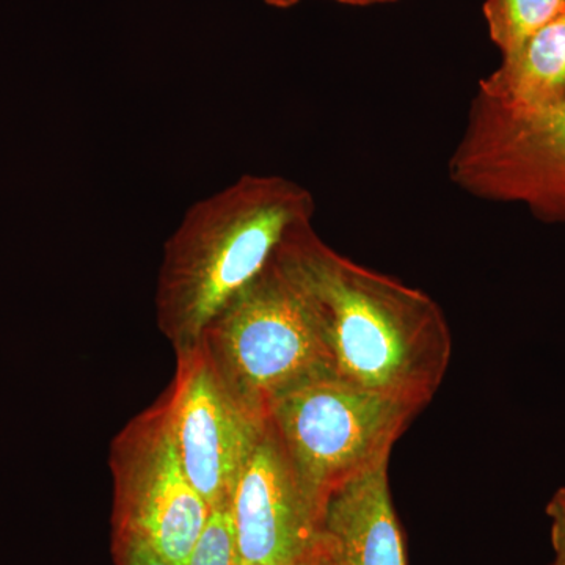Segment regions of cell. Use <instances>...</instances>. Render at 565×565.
<instances>
[{
    "label": "cell",
    "instance_id": "obj_9",
    "mask_svg": "<svg viewBox=\"0 0 565 565\" xmlns=\"http://www.w3.org/2000/svg\"><path fill=\"white\" fill-rule=\"evenodd\" d=\"M388 465H375L327 497L319 544L330 565H407Z\"/></svg>",
    "mask_w": 565,
    "mask_h": 565
},
{
    "label": "cell",
    "instance_id": "obj_11",
    "mask_svg": "<svg viewBox=\"0 0 565 565\" xmlns=\"http://www.w3.org/2000/svg\"><path fill=\"white\" fill-rule=\"evenodd\" d=\"M482 10L490 40L505 55L563 14L565 0H486Z\"/></svg>",
    "mask_w": 565,
    "mask_h": 565
},
{
    "label": "cell",
    "instance_id": "obj_16",
    "mask_svg": "<svg viewBox=\"0 0 565 565\" xmlns=\"http://www.w3.org/2000/svg\"><path fill=\"white\" fill-rule=\"evenodd\" d=\"M294 6L302 2V0H292ZM333 2L343 3V6L351 7H371V6H381V3H390L396 2V0H333Z\"/></svg>",
    "mask_w": 565,
    "mask_h": 565
},
{
    "label": "cell",
    "instance_id": "obj_13",
    "mask_svg": "<svg viewBox=\"0 0 565 565\" xmlns=\"http://www.w3.org/2000/svg\"><path fill=\"white\" fill-rule=\"evenodd\" d=\"M114 555L117 565H173L132 534L114 533Z\"/></svg>",
    "mask_w": 565,
    "mask_h": 565
},
{
    "label": "cell",
    "instance_id": "obj_6",
    "mask_svg": "<svg viewBox=\"0 0 565 565\" xmlns=\"http://www.w3.org/2000/svg\"><path fill=\"white\" fill-rule=\"evenodd\" d=\"M109 465L114 533L136 535L173 565H188L211 509L182 465L166 393L115 435Z\"/></svg>",
    "mask_w": 565,
    "mask_h": 565
},
{
    "label": "cell",
    "instance_id": "obj_14",
    "mask_svg": "<svg viewBox=\"0 0 565 565\" xmlns=\"http://www.w3.org/2000/svg\"><path fill=\"white\" fill-rule=\"evenodd\" d=\"M546 515L552 523L550 535H552V546L555 552V557L550 565H565V487L556 490L546 504Z\"/></svg>",
    "mask_w": 565,
    "mask_h": 565
},
{
    "label": "cell",
    "instance_id": "obj_7",
    "mask_svg": "<svg viewBox=\"0 0 565 565\" xmlns=\"http://www.w3.org/2000/svg\"><path fill=\"white\" fill-rule=\"evenodd\" d=\"M166 394L189 479L211 511L226 508L266 419L248 414L226 392L200 344L178 353Z\"/></svg>",
    "mask_w": 565,
    "mask_h": 565
},
{
    "label": "cell",
    "instance_id": "obj_15",
    "mask_svg": "<svg viewBox=\"0 0 565 565\" xmlns=\"http://www.w3.org/2000/svg\"><path fill=\"white\" fill-rule=\"evenodd\" d=\"M285 565H330V563L329 559H327L326 553H323L321 544H318L315 552L310 553V555L296 561V563Z\"/></svg>",
    "mask_w": 565,
    "mask_h": 565
},
{
    "label": "cell",
    "instance_id": "obj_10",
    "mask_svg": "<svg viewBox=\"0 0 565 565\" xmlns=\"http://www.w3.org/2000/svg\"><path fill=\"white\" fill-rule=\"evenodd\" d=\"M482 95L514 110H539L565 102V11L514 51L479 84Z\"/></svg>",
    "mask_w": 565,
    "mask_h": 565
},
{
    "label": "cell",
    "instance_id": "obj_1",
    "mask_svg": "<svg viewBox=\"0 0 565 565\" xmlns=\"http://www.w3.org/2000/svg\"><path fill=\"white\" fill-rule=\"evenodd\" d=\"M275 255L302 291L334 373L422 408L440 388L452 337L433 297L360 266L296 223Z\"/></svg>",
    "mask_w": 565,
    "mask_h": 565
},
{
    "label": "cell",
    "instance_id": "obj_17",
    "mask_svg": "<svg viewBox=\"0 0 565 565\" xmlns=\"http://www.w3.org/2000/svg\"><path fill=\"white\" fill-rule=\"evenodd\" d=\"M264 3H267L269 7H274V9H291L294 7L292 0H263Z\"/></svg>",
    "mask_w": 565,
    "mask_h": 565
},
{
    "label": "cell",
    "instance_id": "obj_2",
    "mask_svg": "<svg viewBox=\"0 0 565 565\" xmlns=\"http://www.w3.org/2000/svg\"><path fill=\"white\" fill-rule=\"evenodd\" d=\"M315 196L278 174H244L193 203L163 245L156 318L174 353L191 351L223 305L273 258L296 223L313 221Z\"/></svg>",
    "mask_w": 565,
    "mask_h": 565
},
{
    "label": "cell",
    "instance_id": "obj_3",
    "mask_svg": "<svg viewBox=\"0 0 565 565\" xmlns=\"http://www.w3.org/2000/svg\"><path fill=\"white\" fill-rule=\"evenodd\" d=\"M199 344L226 392L259 419L286 390L337 374L302 291L275 253L211 319Z\"/></svg>",
    "mask_w": 565,
    "mask_h": 565
},
{
    "label": "cell",
    "instance_id": "obj_12",
    "mask_svg": "<svg viewBox=\"0 0 565 565\" xmlns=\"http://www.w3.org/2000/svg\"><path fill=\"white\" fill-rule=\"evenodd\" d=\"M188 565H243L234 537L230 505L211 511Z\"/></svg>",
    "mask_w": 565,
    "mask_h": 565
},
{
    "label": "cell",
    "instance_id": "obj_4",
    "mask_svg": "<svg viewBox=\"0 0 565 565\" xmlns=\"http://www.w3.org/2000/svg\"><path fill=\"white\" fill-rule=\"evenodd\" d=\"M419 408L322 374L286 390L267 408L297 479L319 509L356 475L390 460Z\"/></svg>",
    "mask_w": 565,
    "mask_h": 565
},
{
    "label": "cell",
    "instance_id": "obj_8",
    "mask_svg": "<svg viewBox=\"0 0 565 565\" xmlns=\"http://www.w3.org/2000/svg\"><path fill=\"white\" fill-rule=\"evenodd\" d=\"M230 512L243 565L296 563L319 544L322 511L305 492L267 419L234 489Z\"/></svg>",
    "mask_w": 565,
    "mask_h": 565
},
{
    "label": "cell",
    "instance_id": "obj_5",
    "mask_svg": "<svg viewBox=\"0 0 565 565\" xmlns=\"http://www.w3.org/2000/svg\"><path fill=\"white\" fill-rule=\"evenodd\" d=\"M449 178L476 199L523 204L539 221L565 223V102L514 110L478 92Z\"/></svg>",
    "mask_w": 565,
    "mask_h": 565
}]
</instances>
